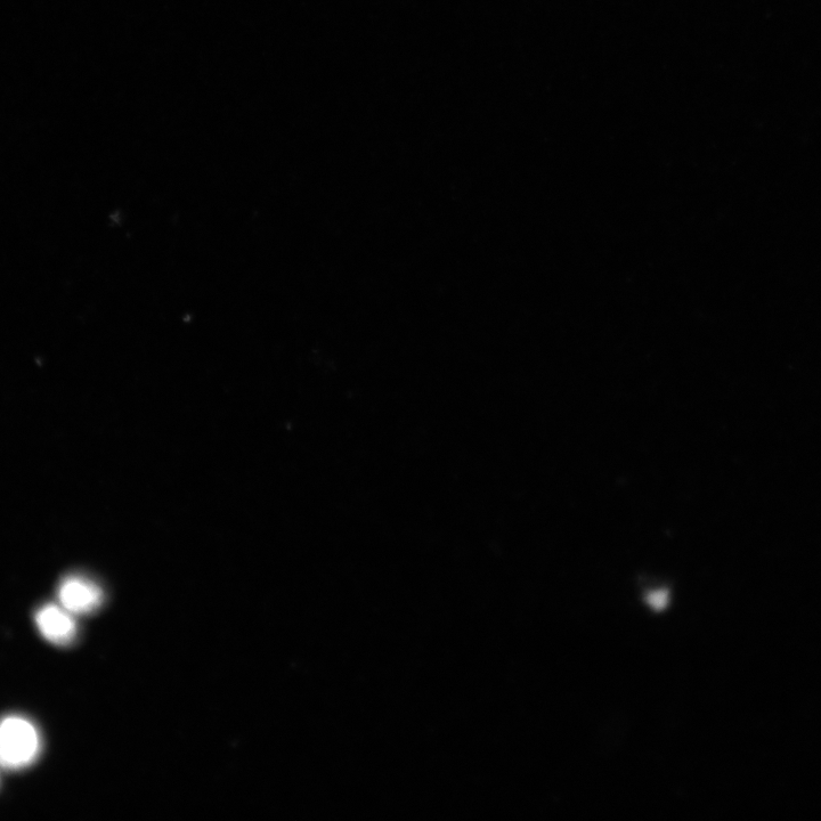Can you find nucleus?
<instances>
[{
    "instance_id": "3",
    "label": "nucleus",
    "mask_w": 821,
    "mask_h": 821,
    "mask_svg": "<svg viewBox=\"0 0 821 821\" xmlns=\"http://www.w3.org/2000/svg\"><path fill=\"white\" fill-rule=\"evenodd\" d=\"M38 631L56 646H68L76 639L78 627L73 614L62 606L45 605L39 608L36 617Z\"/></svg>"
},
{
    "instance_id": "4",
    "label": "nucleus",
    "mask_w": 821,
    "mask_h": 821,
    "mask_svg": "<svg viewBox=\"0 0 821 821\" xmlns=\"http://www.w3.org/2000/svg\"><path fill=\"white\" fill-rule=\"evenodd\" d=\"M647 600L657 611H661V609L665 608L666 603H668V595H666L665 591H658L650 595Z\"/></svg>"
},
{
    "instance_id": "1",
    "label": "nucleus",
    "mask_w": 821,
    "mask_h": 821,
    "mask_svg": "<svg viewBox=\"0 0 821 821\" xmlns=\"http://www.w3.org/2000/svg\"><path fill=\"white\" fill-rule=\"evenodd\" d=\"M43 742L37 727L21 715L0 720V766L21 770L34 764L42 752Z\"/></svg>"
},
{
    "instance_id": "2",
    "label": "nucleus",
    "mask_w": 821,
    "mask_h": 821,
    "mask_svg": "<svg viewBox=\"0 0 821 821\" xmlns=\"http://www.w3.org/2000/svg\"><path fill=\"white\" fill-rule=\"evenodd\" d=\"M61 606L73 615L92 614L103 603L99 585L83 576L65 577L58 591Z\"/></svg>"
}]
</instances>
